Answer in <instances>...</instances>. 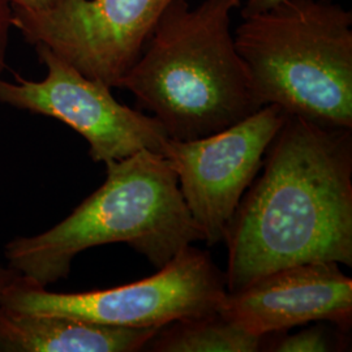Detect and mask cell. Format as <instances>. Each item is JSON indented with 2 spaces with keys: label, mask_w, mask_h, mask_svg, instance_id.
<instances>
[{
  "label": "cell",
  "mask_w": 352,
  "mask_h": 352,
  "mask_svg": "<svg viewBox=\"0 0 352 352\" xmlns=\"http://www.w3.org/2000/svg\"><path fill=\"white\" fill-rule=\"evenodd\" d=\"M227 228L226 289L308 263L352 266V128L287 115Z\"/></svg>",
  "instance_id": "obj_1"
},
{
  "label": "cell",
  "mask_w": 352,
  "mask_h": 352,
  "mask_svg": "<svg viewBox=\"0 0 352 352\" xmlns=\"http://www.w3.org/2000/svg\"><path fill=\"white\" fill-rule=\"evenodd\" d=\"M243 0H173L118 88L151 113L168 139H202L261 107L231 32Z\"/></svg>",
  "instance_id": "obj_2"
},
{
  "label": "cell",
  "mask_w": 352,
  "mask_h": 352,
  "mask_svg": "<svg viewBox=\"0 0 352 352\" xmlns=\"http://www.w3.org/2000/svg\"><path fill=\"white\" fill-rule=\"evenodd\" d=\"M104 164V183L65 219L7 243V263L30 283L47 287L68 277L76 256L93 247L126 243L161 269L202 240L164 155L141 151Z\"/></svg>",
  "instance_id": "obj_3"
},
{
  "label": "cell",
  "mask_w": 352,
  "mask_h": 352,
  "mask_svg": "<svg viewBox=\"0 0 352 352\" xmlns=\"http://www.w3.org/2000/svg\"><path fill=\"white\" fill-rule=\"evenodd\" d=\"M235 45L260 107L352 128V12L336 0H282L243 17Z\"/></svg>",
  "instance_id": "obj_4"
},
{
  "label": "cell",
  "mask_w": 352,
  "mask_h": 352,
  "mask_svg": "<svg viewBox=\"0 0 352 352\" xmlns=\"http://www.w3.org/2000/svg\"><path fill=\"white\" fill-rule=\"evenodd\" d=\"M226 294L225 277L209 254L190 244L153 277L113 289L52 292L21 276L4 294L1 307L109 327L161 329L217 314Z\"/></svg>",
  "instance_id": "obj_5"
},
{
  "label": "cell",
  "mask_w": 352,
  "mask_h": 352,
  "mask_svg": "<svg viewBox=\"0 0 352 352\" xmlns=\"http://www.w3.org/2000/svg\"><path fill=\"white\" fill-rule=\"evenodd\" d=\"M47 74L41 81L0 78V102L54 118L88 141L96 164L120 161L141 151L162 154L168 136L161 123L116 101L111 87L90 78L45 46H36Z\"/></svg>",
  "instance_id": "obj_6"
},
{
  "label": "cell",
  "mask_w": 352,
  "mask_h": 352,
  "mask_svg": "<svg viewBox=\"0 0 352 352\" xmlns=\"http://www.w3.org/2000/svg\"><path fill=\"white\" fill-rule=\"evenodd\" d=\"M173 0H58L42 12L13 8V28L82 75L118 88Z\"/></svg>",
  "instance_id": "obj_7"
},
{
  "label": "cell",
  "mask_w": 352,
  "mask_h": 352,
  "mask_svg": "<svg viewBox=\"0 0 352 352\" xmlns=\"http://www.w3.org/2000/svg\"><path fill=\"white\" fill-rule=\"evenodd\" d=\"M285 116L280 107L267 104L210 136L166 141L162 155L173 164L189 214L208 245L225 243L234 213Z\"/></svg>",
  "instance_id": "obj_8"
},
{
  "label": "cell",
  "mask_w": 352,
  "mask_h": 352,
  "mask_svg": "<svg viewBox=\"0 0 352 352\" xmlns=\"http://www.w3.org/2000/svg\"><path fill=\"white\" fill-rule=\"evenodd\" d=\"M218 314L258 337L312 321H330L347 330L352 324L351 278L337 263L292 265L227 292Z\"/></svg>",
  "instance_id": "obj_9"
},
{
  "label": "cell",
  "mask_w": 352,
  "mask_h": 352,
  "mask_svg": "<svg viewBox=\"0 0 352 352\" xmlns=\"http://www.w3.org/2000/svg\"><path fill=\"white\" fill-rule=\"evenodd\" d=\"M158 330L109 327L0 307V352L141 351Z\"/></svg>",
  "instance_id": "obj_10"
},
{
  "label": "cell",
  "mask_w": 352,
  "mask_h": 352,
  "mask_svg": "<svg viewBox=\"0 0 352 352\" xmlns=\"http://www.w3.org/2000/svg\"><path fill=\"white\" fill-rule=\"evenodd\" d=\"M263 340L217 312L161 327L145 347L157 352H256Z\"/></svg>",
  "instance_id": "obj_11"
},
{
  "label": "cell",
  "mask_w": 352,
  "mask_h": 352,
  "mask_svg": "<svg viewBox=\"0 0 352 352\" xmlns=\"http://www.w3.org/2000/svg\"><path fill=\"white\" fill-rule=\"evenodd\" d=\"M331 340L322 329H307L278 340L269 349L276 352H325L331 349Z\"/></svg>",
  "instance_id": "obj_12"
},
{
  "label": "cell",
  "mask_w": 352,
  "mask_h": 352,
  "mask_svg": "<svg viewBox=\"0 0 352 352\" xmlns=\"http://www.w3.org/2000/svg\"><path fill=\"white\" fill-rule=\"evenodd\" d=\"M13 29V6L11 0H0V78L6 69V59Z\"/></svg>",
  "instance_id": "obj_13"
},
{
  "label": "cell",
  "mask_w": 352,
  "mask_h": 352,
  "mask_svg": "<svg viewBox=\"0 0 352 352\" xmlns=\"http://www.w3.org/2000/svg\"><path fill=\"white\" fill-rule=\"evenodd\" d=\"M280 1L282 0H243V4L240 7L241 17H247L254 13L265 12L277 6Z\"/></svg>",
  "instance_id": "obj_14"
},
{
  "label": "cell",
  "mask_w": 352,
  "mask_h": 352,
  "mask_svg": "<svg viewBox=\"0 0 352 352\" xmlns=\"http://www.w3.org/2000/svg\"><path fill=\"white\" fill-rule=\"evenodd\" d=\"M20 278L21 276L10 265L7 264L6 266L0 265V307H1L3 298H4V294L7 292V289L12 287L14 283H17L20 280Z\"/></svg>",
  "instance_id": "obj_15"
},
{
  "label": "cell",
  "mask_w": 352,
  "mask_h": 352,
  "mask_svg": "<svg viewBox=\"0 0 352 352\" xmlns=\"http://www.w3.org/2000/svg\"><path fill=\"white\" fill-rule=\"evenodd\" d=\"M13 8L23 10L25 12H42L50 8L58 0H11Z\"/></svg>",
  "instance_id": "obj_16"
}]
</instances>
